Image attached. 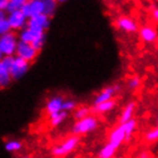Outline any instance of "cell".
<instances>
[{
    "label": "cell",
    "mask_w": 158,
    "mask_h": 158,
    "mask_svg": "<svg viewBox=\"0 0 158 158\" xmlns=\"http://www.w3.org/2000/svg\"><path fill=\"white\" fill-rule=\"evenodd\" d=\"M20 41L30 44L31 46L35 47V49L39 52L44 46L45 41V31L44 30H38V29L32 28H24L20 35Z\"/></svg>",
    "instance_id": "cell-1"
},
{
    "label": "cell",
    "mask_w": 158,
    "mask_h": 158,
    "mask_svg": "<svg viewBox=\"0 0 158 158\" xmlns=\"http://www.w3.org/2000/svg\"><path fill=\"white\" fill-rule=\"evenodd\" d=\"M17 41L14 33L9 32L6 33L0 38V55L5 56H13V54L16 52L17 48Z\"/></svg>",
    "instance_id": "cell-2"
},
{
    "label": "cell",
    "mask_w": 158,
    "mask_h": 158,
    "mask_svg": "<svg viewBox=\"0 0 158 158\" xmlns=\"http://www.w3.org/2000/svg\"><path fill=\"white\" fill-rule=\"evenodd\" d=\"M21 12L23 13L24 16L28 20L31 19V17L44 15L45 14V0H31V1H27Z\"/></svg>",
    "instance_id": "cell-3"
},
{
    "label": "cell",
    "mask_w": 158,
    "mask_h": 158,
    "mask_svg": "<svg viewBox=\"0 0 158 158\" xmlns=\"http://www.w3.org/2000/svg\"><path fill=\"white\" fill-rule=\"evenodd\" d=\"M78 143H79L78 135H72L70 138H68L61 146L54 147L52 149V155L55 156V157H63L65 155L70 154L76 147H77Z\"/></svg>",
    "instance_id": "cell-4"
},
{
    "label": "cell",
    "mask_w": 158,
    "mask_h": 158,
    "mask_svg": "<svg viewBox=\"0 0 158 158\" xmlns=\"http://www.w3.org/2000/svg\"><path fill=\"white\" fill-rule=\"evenodd\" d=\"M14 56H5L0 61V86L1 88L7 87L12 80L10 67H12Z\"/></svg>",
    "instance_id": "cell-5"
},
{
    "label": "cell",
    "mask_w": 158,
    "mask_h": 158,
    "mask_svg": "<svg viewBox=\"0 0 158 158\" xmlns=\"http://www.w3.org/2000/svg\"><path fill=\"white\" fill-rule=\"evenodd\" d=\"M96 127H98V120H96V118H95L94 116H89V117H87L85 119L76 122V124L73 125V128H72V132H73L75 135L85 134V133L94 131Z\"/></svg>",
    "instance_id": "cell-6"
},
{
    "label": "cell",
    "mask_w": 158,
    "mask_h": 158,
    "mask_svg": "<svg viewBox=\"0 0 158 158\" xmlns=\"http://www.w3.org/2000/svg\"><path fill=\"white\" fill-rule=\"evenodd\" d=\"M29 69V62L21 59L20 56H14L12 67H10V76L12 79H20L23 77Z\"/></svg>",
    "instance_id": "cell-7"
},
{
    "label": "cell",
    "mask_w": 158,
    "mask_h": 158,
    "mask_svg": "<svg viewBox=\"0 0 158 158\" xmlns=\"http://www.w3.org/2000/svg\"><path fill=\"white\" fill-rule=\"evenodd\" d=\"M38 51L35 49L33 46L30 44L23 43V41H19L17 44V48H16V56H20L21 59L25 60L27 62H31L36 59Z\"/></svg>",
    "instance_id": "cell-8"
},
{
    "label": "cell",
    "mask_w": 158,
    "mask_h": 158,
    "mask_svg": "<svg viewBox=\"0 0 158 158\" xmlns=\"http://www.w3.org/2000/svg\"><path fill=\"white\" fill-rule=\"evenodd\" d=\"M49 24H51V20L49 17L46 15H39L36 17H31L28 20V24L27 27L32 29H38V30H47L49 28Z\"/></svg>",
    "instance_id": "cell-9"
},
{
    "label": "cell",
    "mask_w": 158,
    "mask_h": 158,
    "mask_svg": "<svg viewBox=\"0 0 158 158\" xmlns=\"http://www.w3.org/2000/svg\"><path fill=\"white\" fill-rule=\"evenodd\" d=\"M124 140H126V133H125V126L124 124H120L117 128L112 131L109 136V143L112 144L116 149L118 148Z\"/></svg>",
    "instance_id": "cell-10"
},
{
    "label": "cell",
    "mask_w": 158,
    "mask_h": 158,
    "mask_svg": "<svg viewBox=\"0 0 158 158\" xmlns=\"http://www.w3.org/2000/svg\"><path fill=\"white\" fill-rule=\"evenodd\" d=\"M119 89V86H112V87H106L100 94H98V96L94 100V107L99 106L101 103L108 102L112 100V96L115 95V93Z\"/></svg>",
    "instance_id": "cell-11"
},
{
    "label": "cell",
    "mask_w": 158,
    "mask_h": 158,
    "mask_svg": "<svg viewBox=\"0 0 158 158\" xmlns=\"http://www.w3.org/2000/svg\"><path fill=\"white\" fill-rule=\"evenodd\" d=\"M8 21H9L12 29H21L25 24H28V19L24 16V14L21 10L10 14L8 16Z\"/></svg>",
    "instance_id": "cell-12"
},
{
    "label": "cell",
    "mask_w": 158,
    "mask_h": 158,
    "mask_svg": "<svg viewBox=\"0 0 158 158\" xmlns=\"http://www.w3.org/2000/svg\"><path fill=\"white\" fill-rule=\"evenodd\" d=\"M63 99L62 96H54L46 104V111L49 116L57 114L60 111H62V104H63Z\"/></svg>",
    "instance_id": "cell-13"
},
{
    "label": "cell",
    "mask_w": 158,
    "mask_h": 158,
    "mask_svg": "<svg viewBox=\"0 0 158 158\" xmlns=\"http://www.w3.org/2000/svg\"><path fill=\"white\" fill-rule=\"evenodd\" d=\"M117 27H118L120 30L125 32H136L138 31V27H136V23H135L133 20H131L130 17H119L117 20Z\"/></svg>",
    "instance_id": "cell-14"
},
{
    "label": "cell",
    "mask_w": 158,
    "mask_h": 158,
    "mask_svg": "<svg viewBox=\"0 0 158 158\" xmlns=\"http://www.w3.org/2000/svg\"><path fill=\"white\" fill-rule=\"evenodd\" d=\"M139 35H140V38L144 43H154V41H156L158 37L157 31L154 28H151V27H143V28H141L140 31H139Z\"/></svg>",
    "instance_id": "cell-15"
},
{
    "label": "cell",
    "mask_w": 158,
    "mask_h": 158,
    "mask_svg": "<svg viewBox=\"0 0 158 158\" xmlns=\"http://www.w3.org/2000/svg\"><path fill=\"white\" fill-rule=\"evenodd\" d=\"M134 108H135V103L134 102H130L127 104L125 109L123 110V114L120 116V124H125L128 120L132 119V116H133V112H134Z\"/></svg>",
    "instance_id": "cell-16"
},
{
    "label": "cell",
    "mask_w": 158,
    "mask_h": 158,
    "mask_svg": "<svg viewBox=\"0 0 158 158\" xmlns=\"http://www.w3.org/2000/svg\"><path fill=\"white\" fill-rule=\"evenodd\" d=\"M25 0H9L8 2V7L6 9V13H8L9 15L13 14L15 12H19V10H22L23 6L25 5Z\"/></svg>",
    "instance_id": "cell-17"
},
{
    "label": "cell",
    "mask_w": 158,
    "mask_h": 158,
    "mask_svg": "<svg viewBox=\"0 0 158 158\" xmlns=\"http://www.w3.org/2000/svg\"><path fill=\"white\" fill-rule=\"evenodd\" d=\"M115 104H116L115 101H114V100H110V101H108V102L101 103L99 106L93 107L92 111L95 112V114H103V112H107V111H110L111 109H114Z\"/></svg>",
    "instance_id": "cell-18"
},
{
    "label": "cell",
    "mask_w": 158,
    "mask_h": 158,
    "mask_svg": "<svg viewBox=\"0 0 158 158\" xmlns=\"http://www.w3.org/2000/svg\"><path fill=\"white\" fill-rule=\"evenodd\" d=\"M10 30H12V27L9 24L8 17L5 16V12H1L0 13V33H1V36L9 33Z\"/></svg>",
    "instance_id": "cell-19"
},
{
    "label": "cell",
    "mask_w": 158,
    "mask_h": 158,
    "mask_svg": "<svg viewBox=\"0 0 158 158\" xmlns=\"http://www.w3.org/2000/svg\"><path fill=\"white\" fill-rule=\"evenodd\" d=\"M67 114L68 112H65V111H60V112H57V114H54V115L49 116L51 117V125L53 127L55 126H59L61 123L63 122L64 119L67 118Z\"/></svg>",
    "instance_id": "cell-20"
},
{
    "label": "cell",
    "mask_w": 158,
    "mask_h": 158,
    "mask_svg": "<svg viewBox=\"0 0 158 158\" xmlns=\"http://www.w3.org/2000/svg\"><path fill=\"white\" fill-rule=\"evenodd\" d=\"M116 151V148L112 144L110 143H108L107 146H104L100 150V154H99V157L100 158H112L114 154H115Z\"/></svg>",
    "instance_id": "cell-21"
},
{
    "label": "cell",
    "mask_w": 158,
    "mask_h": 158,
    "mask_svg": "<svg viewBox=\"0 0 158 158\" xmlns=\"http://www.w3.org/2000/svg\"><path fill=\"white\" fill-rule=\"evenodd\" d=\"M22 148V143L17 140H10L5 143V149L9 152H14V151H19Z\"/></svg>",
    "instance_id": "cell-22"
},
{
    "label": "cell",
    "mask_w": 158,
    "mask_h": 158,
    "mask_svg": "<svg viewBox=\"0 0 158 158\" xmlns=\"http://www.w3.org/2000/svg\"><path fill=\"white\" fill-rule=\"evenodd\" d=\"M56 5H57V2L54 0H45V14L44 15L51 17L55 12Z\"/></svg>",
    "instance_id": "cell-23"
},
{
    "label": "cell",
    "mask_w": 158,
    "mask_h": 158,
    "mask_svg": "<svg viewBox=\"0 0 158 158\" xmlns=\"http://www.w3.org/2000/svg\"><path fill=\"white\" fill-rule=\"evenodd\" d=\"M91 109L87 107H81L77 109L75 112V119H77V122L78 120H81V119H85L87 117H89V114H91Z\"/></svg>",
    "instance_id": "cell-24"
},
{
    "label": "cell",
    "mask_w": 158,
    "mask_h": 158,
    "mask_svg": "<svg viewBox=\"0 0 158 158\" xmlns=\"http://www.w3.org/2000/svg\"><path fill=\"white\" fill-rule=\"evenodd\" d=\"M124 126H125V133H126V141H127V140H130L131 135L133 134L135 127H136V120L132 118L131 120H128L127 123H125V124H124Z\"/></svg>",
    "instance_id": "cell-25"
},
{
    "label": "cell",
    "mask_w": 158,
    "mask_h": 158,
    "mask_svg": "<svg viewBox=\"0 0 158 158\" xmlns=\"http://www.w3.org/2000/svg\"><path fill=\"white\" fill-rule=\"evenodd\" d=\"M146 140L147 141H149V142L157 141L158 140V127H156V128H154V130H150L148 133H147Z\"/></svg>",
    "instance_id": "cell-26"
},
{
    "label": "cell",
    "mask_w": 158,
    "mask_h": 158,
    "mask_svg": "<svg viewBox=\"0 0 158 158\" xmlns=\"http://www.w3.org/2000/svg\"><path fill=\"white\" fill-rule=\"evenodd\" d=\"M76 108V102L75 101H64L62 104V111H71Z\"/></svg>",
    "instance_id": "cell-27"
},
{
    "label": "cell",
    "mask_w": 158,
    "mask_h": 158,
    "mask_svg": "<svg viewBox=\"0 0 158 158\" xmlns=\"http://www.w3.org/2000/svg\"><path fill=\"white\" fill-rule=\"evenodd\" d=\"M139 86H140V79L138 77H133V78H131L128 80V87H130L131 89H135Z\"/></svg>",
    "instance_id": "cell-28"
},
{
    "label": "cell",
    "mask_w": 158,
    "mask_h": 158,
    "mask_svg": "<svg viewBox=\"0 0 158 158\" xmlns=\"http://www.w3.org/2000/svg\"><path fill=\"white\" fill-rule=\"evenodd\" d=\"M8 2H9V0H0V10L1 12H5L7 9Z\"/></svg>",
    "instance_id": "cell-29"
},
{
    "label": "cell",
    "mask_w": 158,
    "mask_h": 158,
    "mask_svg": "<svg viewBox=\"0 0 158 158\" xmlns=\"http://www.w3.org/2000/svg\"><path fill=\"white\" fill-rule=\"evenodd\" d=\"M138 158H152V157H151V155L149 151H143V152L140 154V156H139Z\"/></svg>",
    "instance_id": "cell-30"
},
{
    "label": "cell",
    "mask_w": 158,
    "mask_h": 158,
    "mask_svg": "<svg viewBox=\"0 0 158 158\" xmlns=\"http://www.w3.org/2000/svg\"><path fill=\"white\" fill-rule=\"evenodd\" d=\"M152 17H154L156 21H158V7L154 8V10H152Z\"/></svg>",
    "instance_id": "cell-31"
},
{
    "label": "cell",
    "mask_w": 158,
    "mask_h": 158,
    "mask_svg": "<svg viewBox=\"0 0 158 158\" xmlns=\"http://www.w3.org/2000/svg\"><path fill=\"white\" fill-rule=\"evenodd\" d=\"M23 158H30V157H23Z\"/></svg>",
    "instance_id": "cell-32"
},
{
    "label": "cell",
    "mask_w": 158,
    "mask_h": 158,
    "mask_svg": "<svg viewBox=\"0 0 158 158\" xmlns=\"http://www.w3.org/2000/svg\"><path fill=\"white\" fill-rule=\"evenodd\" d=\"M157 124H158V119H157Z\"/></svg>",
    "instance_id": "cell-33"
}]
</instances>
